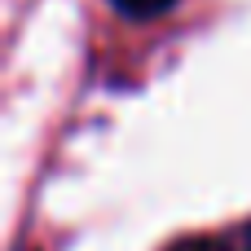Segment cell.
<instances>
[{
  "mask_svg": "<svg viewBox=\"0 0 251 251\" xmlns=\"http://www.w3.org/2000/svg\"><path fill=\"white\" fill-rule=\"evenodd\" d=\"M243 243H247V247H251V225H247V229H243Z\"/></svg>",
  "mask_w": 251,
  "mask_h": 251,
  "instance_id": "3",
  "label": "cell"
},
{
  "mask_svg": "<svg viewBox=\"0 0 251 251\" xmlns=\"http://www.w3.org/2000/svg\"><path fill=\"white\" fill-rule=\"evenodd\" d=\"M110 9L132 22H150V18H163L168 9H176V0H110Z\"/></svg>",
  "mask_w": 251,
  "mask_h": 251,
  "instance_id": "1",
  "label": "cell"
},
{
  "mask_svg": "<svg viewBox=\"0 0 251 251\" xmlns=\"http://www.w3.org/2000/svg\"><path fill=\"white\" fill-rule=\"evenodd\" d=\"M168 251H229V243H221V238H181Z\"/></svg>",
  "mask_w": 251,
  "mask_h": 251,
  "instance_id": "2",
  "label": "cell"
},
{
  "mask_svg": "<svg viewBox=\"0 0 251 251\" xmlns=\"http://www.w3.org/2000/svg\"><path fill=\"white\" fill-rule=\"evenodd\" d=\"M243 251H251V247H247V243H243Z\"/></svg>",
  "mask_w": 251,
  "mask_h": 251,
  "instance_id": "4",
  "label": "cell"
}]
</instances>
